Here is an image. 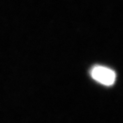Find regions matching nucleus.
<instances>
[{"instance_id": "1", "label": "nucleus", "mask_w": 123, "mask_h": 123, "mask_svg": "<svg viewBox=\"0 0 123 123\" xmlns=\"http://www.w3.org/2000/svg\"><path fill=\"white\" fill-rule=\"evenodd\" d=\"M91 74L94 80L106 86H111L113 84L116 80L114 71L111 69L101 66L94 67L91 72Z\"/></svg>"}]
</instances>
